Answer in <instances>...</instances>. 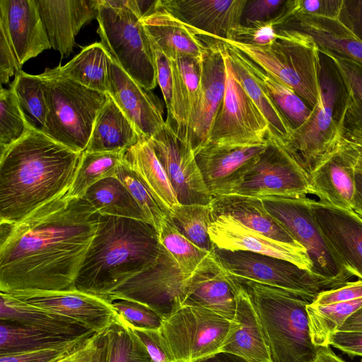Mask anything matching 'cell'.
<instances>
[{
    "label": "cell",
    "instance_id": "1",
    "mask_svg": "<svg viewBox=\"0 0 362 362\" xmlns=\"http://www.w3.org/2000/svg\"><path fill=\"white\" fill-rule=\"evenodd\" d=\"M98 216L68 192L16 223H0V292L76 289Z\"/></svg>",
    "mask_w": 362,
    "mask_h": 362
},
{
    "label": "cell",
    "instance_id": "2",
    "mask_svg": "<svg viewBox=\"0 0 362 362\" xmlns=\"http://www.w3.org/2000/svg\"><path fill=\"white\" fill-rule=\"evenodd\" d=\"M83 153L33 129L0 156V223H16L67 193Z\"/></svg>",
    "mask_w": 362,
    "mask_h": 362
},
{
    "label": "cell",
    "instance_id": "3",
    "mask_svg": "<svg viewBox=\"0 0 362 362\" xmlns=\"http://www.w3.org/2000/svg\"><path fill=\"white\" fill-rule=\"evenodd\" d=\"M161 247L157 231L148 223L99 214L97 230L78 274L76 288L105 299L153 265Z\"/></svg>",
    "mask_w": 362,
    "mask_h": 362
},
{
    "label": "cell",
    "instance_id": "4",
    "mask_svg": "<svg viewBox=\"0 0 362 362\" xmlns=\"http://www.w3.org/2000/svg\"><path fill=\"white\" fill-rule=\"evenodd\" d=\"M232 277L255 310L271 361L315 362L317 346L312 340L307 312L310 303L281 288Z\"/></svg>",
    "mask_w": 362,
    "mask_h": 362
},
{
    "label": "cell",
    "instance_id": "5",
    "mask_svg": "<svg viewBox=\"0 0 362 362\" xmlns=\"http://www.w3.org/2000/svg\"><path fill=\"white\" fill-rule=\"evenodd\" d=\"M144 1L99 0L98 34L112 59L144 88L158 85L155 54L142 23Z\"/></svg>",
    "mask_w": 362,
    "mask_h": 362
},
{
    "label": "cell",
    "instance_id": "6",
    "mask_svg": "<svg viewBox=\"0 0 362 362\" xmlns=\"http://www.w3.org/2000/svg\"><path fill=\"white\" fill-rule=\"evenodd\" d=\"M40 76L49 109L40 131L74 151L84 152L107 94L63 76L57 66L46 69Z\"/></svg>",
    "mask_w": 362,
    "mask_h": 362
},
{
    "label": "cell",
    "instance_id": "7",
    "mask_svg": "<svg viewBox=\"0 0 362 362\" xmlns=\"http://www.w3.org/2000/svg\"><path fill=\"white\" fill-rule=\"evenodd\" d=\"M320 86V103L313 109L309 119L293 130L289 142L282 146L308 177L337 144L348 98L337 67L322 53Z\"/></svg>",
    "mask_w": 362,
    "mask_h": 362
},
{
    "label": "cell",
    "instance_id": "8",
    "mask_svg": "<svg viewBox=\"0 0 362 362\" xmlns=\"http://www.w3.org/2000/svg\"><path fill=\"white\" fill-rule=\"evenodd\" d=\"M288 30L284 38L265 46L216 40L238 49L264 71L293 89L313 109L321 98V53L310 37Z\"/></svg>",
    "mask_w": 362,
    "mask_h": 362
},
{
    "label": "cell",
    "instance_id": "9",
    "mask_svg": "<svg viewBox=\"0 0 362 362\" xmlns=\"http://www.w3.org/2000/svg\"><path fill=\"white\" fill-rule=\"evenodd\" d=\"M240 324L201 306L182 305L158 329L172 362H195L221 351Z\"/></svg>",
    "mask_w": 362,
    "mask_h": 362
},
{
    "label": "cell",
    "instance_id": "10",
    "mask_svg": "<svg viewBox=\"0 0 362 362\" xmlns=\"http://www.w3.org/2000/svg\"><path fill=\"white\" fill-rule=\"evenodd\" d=\"M262 199L269 213L306 250L315 275L341 286L353 276L322 234L307 196Z\"/></svg>",
    "mask_w": 362,
    "mask_h": 362
},
{
    "label": "cell",
    "instance_id": "11",
    "mask_svg": "<svg viewBox=\"0 0 362 362\" xmlns=\"http://www.w3.org/2000/svg\"><path fill=\"white\" fill-rule=\"evenodd\" d=\"M214 253L229 275L288 291L310 303L321 292L339 287L309 270L278 257L217 247Z\"/></svg>",
    "mask_w": 362,
    "mask_h": 362
},
{
    "label": "cell",
    "instance_id": "12",
    "mask_svg": "<svg viewBox=\"0 0 362 362\" xmlns=\"http://www.w3.org/2000/svg\"><path fill=\"white\" fill-rule=\"evenodd\" d=\"M191 275L183 274L162 245L157 261L112 291L105 300H128L142 304L166 318L183 304Z\"/></svg>",
    "mask_w": 362,
    "mask_h": 362
},
{
    "label": "cell",
    "instance_id": "13",
    "mask_svg": "<svg viewBox=\"0 0 362 362\" xmlns=\"http://www.w3.org/2000/svg\"><path fill=\"white\" fill-rule=\"evenodd\" d=\"M223 46L225 94L213 124L209 142L226 146L266 144L269 134V124L238 80L224 43Z\"/></svg>",
    "mask_w": 362,
    "mask_h": 362
},
{
    "label": "cell",
    "instance_id": "14",
    "mask_svg": "<svg viewBox=\"0 0 362 362\" xmlns=\"http://www.w3.org/2000/svg\"><path fill=\"white\" fill-rule=\"evenodd\" d=\"M231 194L255 197H298L311 194L309 177L289 153L274 138Z\"/></svg>",
    "mask_w": 362,
    "mask_h": 362
},
{
    "label": "cell",
    "instance_id": "15",
    "mask_svg": "<svg viewBox=\"0 0 362 362\" xmlns=\"http://www.w3.org/2000/svg\"><path fill=\"white\" fill-rule=\"evenodd\" d=\"M203 37L207 48L201 59L199 98L187 127L185 141L196 153L209 143L210 134L226 89L223 43Z\"/></svg>",
    "mask_w": 362,
    "mask_h": 362
},
{
    "label": "cell",
    "instance_id": "16",
    "mask_svg": "<svg viewBox=\"0 0 362 362\" xmlns=\"http://www.w3.org/2000/svg\"><path fill=\"white\" fill-rule=\"evenodd\" d=\"M149 139L178 202L209 204L213 197L204 182L191 146L180 139L166 122Z\"/></svg>",
    "mask_w": 362,
    "mask_h": 362
},
{
    "label": "cell",
    "instance_id": "17",
    "mask_svg": "<svg viewBox=\"0 0 362 362\" xmlns=\"http://www.w3.org/2000/svg\"><path fill=\"white\" fill-rule=\"evenodd\" d=\"M6 293L30 305L76 320L97 333L105 332L118 317L109 301L78 289Z\"/></svg>",
    "mask_w": 362,
    "mask_h": 362
},
{
    "label": "cell",
    "instance_id": "18",
    "mask_svg": "<svg viewBox=\"0 0 362 362\" xmlns=\"http://www.w3.org/2000/svg\"><path fill=\"white\" fill-rule=\"evenodd\" d=\"M267 146V143L226 146L209 142L200 149L196 161L212 197L231 194Z\"/></svg>",
    "mask_w": 362,
    "mask_h": 362
},
{
    "label": "cell",
    "instance_id": "19",
    "mask_svg": "<svg viewBox=\"0 0 362 362\" xmlns=\"http://www.w3.org/2000/svg\"><path fill=\"white\" fill-rule=\"evenodd\" d=\"M175 18L199 35L213 39L231 38L241 24L247 0H158Z\"/></svg>",
    "mask_w": 362,
    "mask_h": 362
},
{
    "label": "cell",
    "instance_id": "20",
    "mask_svg": "<svg viewBox=\"0 0 362 362\" xmlns=\"http://www.w3.org/2000/svg\"><path fill=\"white\" fill-rule=\"evenodd\" d=\"M322 234L346 269L362 280V217L354 211L310 199Z\"/></svg>",
    "mask_w": 362,
    "mask_h": 362
},
{
    "label": "cell",
    "instance_id": "21",
    "mask_svg": "<svg viewBox=\"0 0 362 362\" xmlns=\"http://www.w3.org/2000/svg\"><path fill=\"white\" fill-rule=\"evenodd\" d=\"M215 247L230 251H248L278 257L310 271L312 265L306 250L300 245H291L273 240L254 231L227 216L215 217L209 228Z\"/></svg>",
    "mask_w": 362,
    "mask_h": 362
},
{
    "label": "cell",
    "instance_id": "22",
    "mask_svg": "<svg viewBox=\"0 0 362 362\" xmlns=\"http://www.w3.org/2000/svg\"><path fill=\"white\" fill-rule=\"evenodd\" d=\"M107 94L141 136L149 139L165 126L163 104L159 98L136 83L112 59Z\"/></svg>",
    "mask_w": 362,
    "mask_h": 362
},
{
    "label": "cell",
    "instance_id": "23",
    "mask_svg": "<svg viewBox=\"0 0 362 362\" xmlns=\"http://www.w3.org/2000/svg\"><path fill=\"white\" fill-rule=\"evenodd\" d=\"M0 28L6 33L21 68L52 48L35 0H0Z\"/></svg>",
    "mask_w": 362,
    "mask_h": 362
},
{
    "label": "cell",
    "instance_id": "24",
    "mask_svg": "<svg viewBox=\"0 0 362 362\" xmlns=\"http://www.w3.org/2000/svg\"><path fill=\"white\" fill-rule=\"evenodd\" d=\"M52 48L69 57L81 28L97 18L99 0H35Z\"/></svg>",
    "mask_w": 362,
    "mask_h": 362
},
{
    "label": "cell",
    "instance_id": "25",
    "mask_svg": "<svg viewBox=\"0 0 362 362\" xmlns=\"http://www.w3.org/2000/svg\"><path fill=\"white\" fill-rule=\"evenodd\" d=\"M182 305L204 307L235 321L237 288L214 252L191 275Z\"/></svg>",
    "mask_w": 362,
    "mask_h": 362
},
{
    "label": "cell",
    "instance_id": "26",
    "mask_svg": "<svg viewBox=\"0 0 362 362\" xmlns=\"http://www.w3.org/2000/svg\"><path fill=\"white\" fill-rule=\"evenodd\" d=\"M311 194L342 209H351L355 192L354 160L340 138L333 149L309 175Z\"/></svg>",
    "mask_w": 362,
    "mask_h": 362
},
{
    "label": "cell",
    "instance_id": "27",
    "mask_svg": "<svg viewBox=\"0 0 362 362\" xmlns=\"http://www.w3.org/2000/svg\"><path fill=\"white\" fill-rule=\"evenodd\" d=\"M272 23L279 28L295 30L310 37L320 49L362 64V42L338 18L280 13Z\"/></svg>",
    "mask_w": 362,
    "mask_h": 362
},
{
    "label": "cell",
    "instance_id": "28",
    "mask_svg": "<svg viewBox=\"0 0 362 362\" xmlns=\"http://www.w3.org/2000/svg\"><path fill=\"white\" fill-rule=\"evenodd\" d=\"M153 44L168 57L185 56L201 59L207 48L205 39L153 1L141 18Z\"/></svg>",
    "mask_w": 362,
    "mask_h": 362
},
{
    "label": "cell",
    "instance_id": "29",
    "mask_svg": "<svg viewBox=\"0 0 362 362\" xmlns=\"http://www.w3.org/2000/svg\"><path fill=\"white\" fill-rule=\"evenodd\" d=\"M213 216H227L244 226L273 240L300 245L265 208L262 199L239 194L214 197L209 204Z\"/></svg>",
    "mask_w": 362,
    "mask_h": 362
},
{
    "label": "cell",
    "instance_id": "30",
    "mask_svg": "<svg viewBox=\"0 0 362 362\" xmlns=\"http://www.w3.org/2000/svg\"><path fill=\"white\" fill-rule=\"evenodd\" d=\"M173 71L172 105L166 124L185 141L189 119L199 98L201 59L175 56L169 57Z\"/></svg>",
    "mask_w": 362,
    "mask_h": 362
},
{
    "label": "cell",
    "instance_id": "31",
    "mask_svg": "<svg viewBox=\"0 0 362 362\" xmlns=\"http://www.w3.org/2000/svg\"><path fill=\"white\" fill-rule=\"evenodd\" d=\"M0 322L74 337H90L97 333L76 320L30 305L4 292H0Z\"/></svg>",
    "mask_w": 362,
    "mask_h": 362
},
{
    "label": "cell",
    "instance_id": "32",
    "mask_svg": "<svg viewBox=\"0 0 362 362\" xmlns=\"http://www.w3.org/2000/svg\"><path fill=\"white\" fill-rule=\"evenodd\" d=\"M223 42L238 80L269 124V136L281 146H286L291 139L293 129L252 70L249 59L235 47Z\"/></svg>",
    "mask_w": 362,
    "mask_h": 362
},
{
    "label": "cell",
    "instance_id": "33",
    "mask_svg": "<svg viewBox=\"0 0 362 362\" xmlns=\"http://www.w3.org/2000/svg\"><path fill=\"white\" fill-rule=\"evenodd\" d=\"M231 278L237 288L235 321L240 327L221 352L238 356L248 362H272L255 310L245 290Z\"/></svg>",
    "mask_w": 362,
    "mask_h": 362
},
{
    "label": "cell",
    "instance_id": "34",
    "mask_svg": "<svg viewBox=\"0 0 362 362\" xmlns=\"http://www.w3.org/2000/svg\"><path fill=\"white\" fill-rule=\"evenodd\" d=\"M142 136L107 94L85 151L126 153Z\"/></svg>",
    "mask_w": 362,
    "mask_h": 362
},
{
    "label": "cell",
    "instance_id": "35",
    "mask_svg": "<svg viewBox=\"0 0 362 362\" xmlns=\"http://www.w3.org/2000/svg\"><path fill=\"white\" fill-rule=\"evenodd\" d=\"M124 160L168 212L170 213L179 204L167 174L148 138L142 136L126 151Z\"/></svg>",
    "mask_w": 362,
    "mask_h": 362
},
{
    "label": "cell",
    "instance_id": "36",
    "mask_svg": "<svg viewBox=\"0 0 362 362\" xmlns=\"http://www.w3.org/2000/svg\"><path fill=\"white\" fill-rule=\"evenodd\" d=\"M90 337H74L0 322V354L77 347Z\"/></svg>",
    "mask_w": 362,
    "mask_h": 362
},
{
    "label": "cell",
    "instance_id": "37",
    "mask_svg": "<svg viewBox=\"0 0 362 362\" xmlns=\"http://www.w3.org/2000/svg\"><path fill=\"white\" fill-rule=\"evenodd\" d=\"M112 57L101 42L84 47L65 65L57 66L61 75L83 86L107 94Z\"/></svg>",
    "mask_w": 362,
    "mask_h": 362
},
{
    "label": "cell",
    "instance_id": "38",
    "mask_svg": "<svg viewBox=\"0 0 362 362\" xmlns=\"http://www.w3.org/2000/svg\"><path fill=\"white\" fill-rule=\"evenodd\" d=\"M83 198L100 215L147 222L135 199L117 177H107L96 182L88 189Z\"/></svg>",
    "mask_w": 362,
    "mask_h": 362
},
{
    "label": "cell",
    "instance_id": "39",
    "mask_svg": "<svg viewBox=\"0 0 362 362\" xmlns=\"http://www.w3.org/2000/svg\"><path fill=\"white\" fill-rule=\"evenodd\" d=\"M250 65L293 130L301 127L313 109L293 89L249 59Z\"/></svg>",
    "mask_w": 362,
    "mask_h": 362
},
{
    "label": "cell",
    "instance_id": "40",
    "mask_svg": "<svg viewBox=\"0 0 362 362\" xmlns=\"http://www.w3.org/2000/svg\"><path fill=\"white\" fill-rule=\"evenodd\" d=\"M361 307L362 298L329 305L309 303L307 312L313 344L317 346L329 345V337Z\"/></svg>",
    "mask_w": 362,
    "mask_h": 362
},
{
    "label": "cell",
    "instance_id": "41",
    "mask_svg": "<svg viewBox=\"0 0 362 362\" xmlns=\"http://www.w3.org/2000/svg\"><path fill=\"white\" fill-rule=\"evenodd\" d=\"M125 153L84 151L69 191L73 197L83 198L88 189L96 182L116 177Z\"/></svg>",
    "mask_w": 362,
    "mask_h": 362
},
{
    "label": "cell",
    "instance_id": "42",
    "mask_svg": "<svg viewBox=\"0 0 362 362\" xmlns=\"http://www.w3.org/2000/svg\"><path fill=\"white\" fill-rule=\"evenodd\" d=\"M170 218L177 229L199 247L213 252L215 246L211 241L209 228L214 217L209 204H178L170 212Z\"/></svg>",
    "mask_w": 362,
    "mask_h": 362
},
{
    "label": "cell",
    "instance_id": "43",
    "mask_svg": "<svg viewBox=\"0 0 362 362\" xmlns=\"http://www.w3.org/2000/svg\"><path fill=\"white\" fill-rule=\"evenodd\" d=\"M30 127L41 130L49 112L42 80L39 75L21 71L10 83Z\"/></svg>",
    "mask_w": 362,
    "mask_h": 362
},
{
    "label": "cell",
    "instance_id": "44",
    "mask_svg": "<svg viewBox=\"0 0 362 362\" xmlns=\"http://www.w3.org/2000/svg\"><path fill=\"white\" fill-rule=\"evenodd\" d=\"M106 362H153L142 342L118 315L105 331Z\"/></svg>",
    "mask_w": 362,
    "mask_h": 362
},
{
    "label": "cell",
    "instance_id": "45",
    "mask_svg": "<svg viewBox=\"0 0 362 362\" xmlns=\"http://www.w3.org/2000/svg\"><path fill=\"white\" fill-rule=\"evenodd\" d=\"M320 52L332 59L347 89L344 122L362 131V64L329 51Z\"/></svg>",
    "mask_w": 362,
    "mask_h": 362
},
{
    "label": "cell",
    "instance_id": "46",
    "mask_svg": "<svg viewBox=\"0 0 362 362\" xmlns=\"http://www.w3.org/2000/svg\"><path fill=\"white\" fill-rule=\"evenodd\" d=\"M160 244L178 264L181 272L192 275L204 260L213 252L204 250L185 237L173 224L170 214L158 233Z\"/></svg>",
    "mask_w": 362,
    "mask_h": 362
},
{
    "label": "cell",
    "instance_id": "47",
    "mask_svg": "<svg viewBox=\"0 0 362 362\" xmlns=\"http://www.w3.org/2000/svg\"><path fill=\"white\" fill-rule=\"evenodd\" d=\"M116 177L127 188L143 211L147 222L157 231L170 214L156 200L150 189L123 159L118 167Z\"/></svg>",
    "mask_w": 362,
    "mask_h": 362
},
{
    "label": "cell",
    "instance_id": "48",
    "mask_svg": "<svg viewBox=\"0 0 362 362\" xmlns=\"http://www.w3.org/2000/svg\"><path fill=\"white\" fill-rule=\"evenodd\" d=\"M20 107L16 95L9 85L0 91V153L16 143L31 129Z\"/></svg>",
    "mask_w": 362,
    "mask_h": 362
},
{
    "label": "cell",
    "instance_id": "49",
    "mask_svg": "<svg viewBox=\"0 0 362 362\" xmlns=\"http://www.w3.org/2000/svg\"><path fill=\"white\" fill-rule=\"evenodd\" d=\"M339 136L354 156L355 192L351 209L362 217V132L344 123L341 119Z\"/></svg>",
    "mask_w": 362,
    "mask_h": 362
},
{
    "label": "cell",
    "instance_id": "50",
    "mask_svg": "<svg viewBox=\"0 0 362 362\" xmlns=\"http://www.w3.org/2000/svg\"><path fill=\"white\" fill-rule=\"evenodd\" d=\"M117 314L130 325L146 329H159L163 319L149 308L136 302L117 299L110 302Z\"/></svg>",
    "mask_w": 362,
    "mask_h": 362
},
{
    "label": "cell",
    "instance_id": "51",
    "mask_svg": "<svg viewBox=\"0 0 362 362\" xmlns=\"http://www.w3.org/2000/svg\"><path fill=\"white\" fill-rule=\"evenodd\" d=\"M343 0H286L281 13L337 18Z\"/></svg>",
    "mask_w": 362,
    "mask_h": 362
},
{
    "label": "cell",
    "instance_id": "52",
    "mask_svg": "<svg viewBox=\"0 0 362 362\" xmlns=\"http://www.w3.org/2000/svg\"><path fill=\"white\" fill-rule=\"evenodd\" d=\"M286 0H247L243 11L241 25L272 21L281 11Z\"/></svg>",
    "mask_w": 362,
    "mask_h": 362
},
{
    "label": "cell",
    "instance_id": "53",
    "mask_svg": "<svg viewBox=\"0 0 362 362\" xmlns=\"http://www.w3.org/2000/svg\"><path fill=\"white\" fill-rule=\"evenodd\" d=\"M77 347L47 349L0 354V362H57L73 352Z\"/></svg>",
    "mask_w": 362,
    "mask_h": 362
},
{
    "label": "cell",
    "instance_id": "54",
    "mask_svg": "<svg viewBox=\"0 0 362 362\" xmlns=\"http://www.w3.org/2000/svg\"><path fill=\"white\" fill-rule=\"evenodd\" d=\"M72 362H106L105 332L95 333L71 353Z\"/></svg>",
    "mask_w": 362,
    "mask_h": 362
},
{
    "label": "cell",
    "instance_id": "55",
    "mask_svg": "<svg viewBox=\"0 0 362 362\" xmlns=\"http://www.w3.org/2000/svg\"><path fill=\"white\" fill-rule=\"evenodd\" d=\"M151 44L155 54L157 83L163 93L167 107V112H168L171 109L173 94V71L171 62L170 58L166 54L154 44L152 42Z\"/></svg>",
    "mask_w": 362,
    "mask_h": 362
},
{
    "label": "cell",
    "instance_id": "56",
    "mask_svg": "<svg viewBox=\"0 0 362 362\" xmlns=\"http://www.w3.org/2000/svg\"><path fill=\"white\" fill-rule=\"evenodd\" d=\"M362 298V280L348 281L335 288L327 290L318 294L316 305H329L335 303L351 301Z\"/></svg>",
    "mask_w": 362,
    "mask_h": 362
},
{
    "label": "cell",
    "instance_id": "57",
    "mask_svg": "<svg viewBox=\"0 0 362 362\" xmlns=\"http://www.w3.org/2000/svg\"><path fill=\"white\" fill-rule=\"evenodd\" d=\"M21 71L13 47L4 30L0 28V83H7L10 78Z\"/></svg>",
    "mask_w": 362,
    "mask_h": 362
},
{
    "label": "cell",
    "instance_id": "58",
    "mask_svg": "<svg viewBox=\"0 0 362 362\" xmlns=\"http://www.w3.org/2000/svg\"><path fill=\"white\" fill-rule=\"evenodd\" d=\"M128 325L142 342L153 362H172L163 349L158 329H146L134 327L129 324Z\"/></svg>",
    "mask_w": 362,
    "mask_h": 362
},
{
    "label": "cell",
    "instance_id": "59",
    "mask_svg": "<svg viewBox=\"0 0 362 362\" xmlns=\"http://www.w3.org/2000/svg\"><path fill=\"white\" fill-rule=\"evenodd\" d=\"M337 18L362 42V0H343Z\"/></svg>",
    "mask_w": 362,
    "mask_h": 362
},
{
    "label": "cell",
    "instance_id": "60",
    "mask_svg": "<svg viewBox=\"0 0 362 362\" xmlns=\"http://www.w3.org/2000/svg\"><path fill=\"white\" fill-rule=\"evenodd\" d=\"M328 344L349 356L362 357V332L337 331L329 337Z\"/></svg>",
    "mask_w": 362,
    "mask_h": 362
},
{
    "label": "cell",
    "instance_id": "61",
    "mask_svg": "<svg viewBox=\"0 0 362 362\" xmlns=\"http://www.w3.org/2000/svg\"><path fill=\"white\" fill-rule=\"evenodd\" d=\"M338 331L362 332V307L350 315Z\"/></svg>",
    "mask_w": 362,
    "mask_h": 362
},
{
    "label": "cell",
    "instance_id": "62",
    "mask_svg": "<svg viewBox=\"0 0 362 362\" xmlns=\"http://www.w3.org/2000/svg\"><path fill=\"white\" fill-rule=\"evenodd\" d=\"M315 362H346L333 352L329 345L317 346Z\"/></svg>",
    "mask_w": 362,
    "mask_h": 362
},
{
    "label": "cell",
    "instance_id": "63",
    "mask_svg": "<svg viewBox=\"0 0 362 362\" xmlns=\"http://www.w3.org/2000/svg\"><path fill=\"white\" fill-rule=\"evenodd\" d=\"M195 362H248L238 356L225 352H220L211 356L200 359Z\"/></svg>",
    "mask_w": 362,
    "mask_h": 362
},
{
    "label": "cell",
    "instance_id": "64",
    "mask_svg": "<svg viewBox=\"0 0 362 362\" xmlns=\"http://www.w3.org/2000/svg\"><path fill=\"white\" fill-rule=\"evenodd\" d=\"M71 353L68 354V355H66L65 357H64L63 358H62L61 360H59L57 362H72V360H71Z\"/></svg>",
    "mask_w": 362,
    "mask_h": 362
}]
</instances>
